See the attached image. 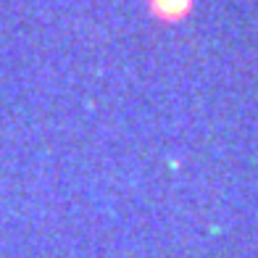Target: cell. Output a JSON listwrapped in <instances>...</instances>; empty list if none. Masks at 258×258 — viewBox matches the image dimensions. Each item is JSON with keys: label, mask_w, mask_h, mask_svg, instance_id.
<instances>
[{"label": "cell", "mask_w": 258, "mask_h": 258, "mask_svg": "<svg viewBox=\"0 0 258 258\" xmlns=\"http://www.w3.org/2000/svg\"><path fill=\"white\" fill-rule=\"evenodd\" d=\"M190 8H192V0H150L153 16L158 21H169V24L184 19L187 14H190Z\"/></svg>", "instance_id": "6da1fadb"}]
</instances>
